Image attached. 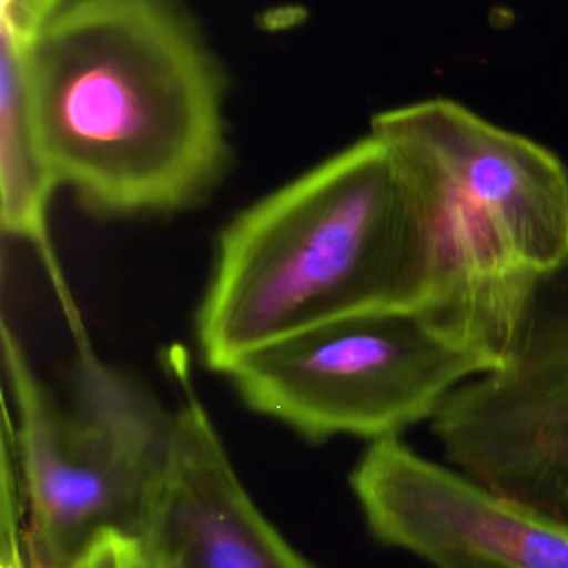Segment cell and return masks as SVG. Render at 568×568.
<instances>
[{
    "label": "cell",
    "instance_id": "1",
    "mask_svg": "<svg viewBox=\"0 0 568 568\" xmlns=\"http://www.w3.org/2000/svg\"><path fill=\"white\" fill-rule=\"evenodd\" d=\"M22 47L44 160L84 206L166 213L215 184L224 78L173 0H69Z\"/></svg>",
    "mask_w": 568,
    "mask_h": 568
},
{
    "label": "cell",
    "instance_id": "2",
    "mask_svg": "<svg viewBox=\"0 0 568 568\" xmlns=\"http://www.w3.org/2000/svg\"><path fill=\"white\" fill-rule=\"evenodd\" d=\"M419 300L415 200L395 153L368 133L222 229L195 335L204 364L226 373L293 333Z\"/></svg>",
    "mask_w": 568,
    "mask_h": 568
},
{
    "label": "cell",
    "instance_id": "3",
    "mask_svg": "<svg viewBox=\"0 0 568 568\" xmlns=\"http://www.w3.org/2000/svg\"><path fill=\"white\" fill-rule=\"evenodd\" d=\"M417 211L422 300L497 371L541 280L568 255V169L548 146L430 98L373 115Z\"/></svg>",
    "mask_w": 568,
    "mask_h": 568
},
{
    "label": "cell",
    "instance_id": "4",
    "mask_svg": "<svg viewBox=\"0 0 568 568\" xmlns=\"http://www.w3.org/2000/svg\"><path fill=\"white\" fill-rule=\"evenodd\" d=\"M2 362L16 415L4 408L24 504L29 568H75L118 530L142 541L166 466L173 413L75 333L69 397L33 368L2 324Z\"/></svg>",
    "mask_w": 568,
    "mask_h": 568
},
{
    "label": "cell",
    "instance_id": "5",
    "mask_svg": "<svg viewBox=\"0 0 568 568\" xmlns=\"http://www.w3.org/2000/svg\"><path fill=\"white\" fill-rule=\"evenodd\" d=\"M490 366L417 306L377 308L271 342L224 375L248 408L306 439H390L433 419Z\"/></svg>",
    "mask_w": 568,
    "mask_h": 568
},
{
    "label": "cell",
    "instance_id": "6",
    "mask_svg": "<svg viewBox=\"0 0 568 568\" xmlns=\"http://www.w3.org/2000/svg\"><path fill=\"white\" fill-rule=\"evenodd\" d=\"M450 466L568 524V255L541 280L506 362L430 419Z\"/></svg>",
    "mask_w": 568,
    "mask_h": 568
},
{
    "label": "cell",
    "instance_id": "7",
    "mask_svg": "<svg viewBox=\"0 0 568 568\" xmlns=\"http://www.w3.org/2000/svg\"><path fill=\"white\" fill-rule=\"evenodd\" d=\"M351 486L371 532L433 568H568V524L397 437L366 448Z\"/></svg>",
    "mask_w": 568,
    "mask_h": 568
},
{
    "label": "cell",
    "instance_id": "8",
    "mask_svg": "<svg viewBox=\"0 0 568 568\" xmlns=\"http://www.w3.org/2000/svg\"><path fill=\"white\" fill-rule=\"evenodd\" d=\"M175 373L182 402L142 535L146 557L171 568H313L255 506L186 371Z\"/></svg>",
    "mask_w": 568,
    "mask_h": 568
},
{
    "label": "cell",
    "instance_id": "9",
    "mask_svg": "<svg viewBox=\"0 0 568 568\" xmlns=\"http://www.w3.org/2000/svg\"><path fill=\"white\" fill-rule=\"evenodd\" d=\"M58 182L44 160L29 109L24 47L0 29V209L7 235L49 255V204Z\"/></svg>",
    "mask_w": 568,
    "mask_h": 568
},
{
    "label": "cell",
    "instance_id": "10",
    "mask_svg": "<svg viewBox=\"0 0 568 568\" xmlns=\"http://www.w3.org/2000/svg\"><path fill=\"white\" fill-rule=\"evenodd\" d=\"M75 568H149V557L138 537L109 530L91 544Z\"/></svg>",
    "mask_w": 568,
    "mask_h": 568
},
{
    "label": "cell",
    "instance_id": "11",
    "mask_svg": "<svg viewBox=\"0 0 568 568\" xmlns=\"http://www.w3.org/2000/svg\"><path fill=\"white\" fill-rule=\"evenodd\" d=\"M69 0H2V29L20 44H29L33 36L51 20V16Z\"/></svg>",
    "mask_w": 568,
    "mask_h": 568
},
{
    "label": "cell",
    "instance_id": "12",
    "mask_svg": "<svg viewBox=\"0 0 568 568\" xmlns=\"http://www.w3.org/2000/svg\"><path fill=\"white\" fill-rule=\"evenodd\" d=\"M149 568H171V566H166L164 561H155V559H149Z\"/></svg>",
    "mask_w": 568,
    "mask_h": 568
}]
</instances>
